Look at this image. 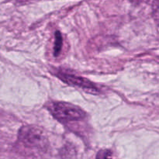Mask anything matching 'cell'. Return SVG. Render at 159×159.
Listing matches in <instances>:
<instances>
[{"instance_id": "obj_5", "label": "cell", "mask_w": 159, "mask_h": 159, "mask_svg": "<svg viewBox=\"0 0 159 159\" xmlns=\"http://www.w3.org/2000/svg\"><path fill=\"white\" fill-rule=\"evenodd\" d=\"M152 16L159 27V0H154L152 3Z\"/></svg>"}, {"instance_id": "obj_4", "label": "cell", "mask_w": 159, "mask_h": 159, "mask_svg": "<svg viewBox=\"0 0 159 159\" xmlns=\"http://www.w3.org/2000/svg\"><path fill=\"white\" fill-rule=\"evenodd\" d=\"M55 40H54V55L55 57L59 55L61 51L62 48V44H63V38L59 31H56L55 34Z\"/></svg>"}, {"instance_id": "obj_1", "label": "cell", "mask_w": 159, "mask_h": 159, "mask_svg": "<svg viewBox=\"0 0 159 159\" xmlns=\"http://www.w3.org/2000/svg\"><path fill=\"white\" fill-rule=\"evenodd\" d=\"M53 116L62 123L75 122L85 119L86 113L80 107L65 102H53L48 105Z\"/></svg>"}, {"instance_id": "obj_6", "label": "cell", "mask_w": 159, "mask_h": 159, "mask_svg": "<svg viewBox=\"0 0 159 159\" xmlns=\"http://www.w3.org/2000/svg\"><path fill=\"white\" fill-rule=\"evenodd\" d=\"M96 159H114L110 150H100L96 155Z\"/></svg>"}, {"instance_id": "obj_2", "label": "cell", "mask_w": 159, "mask_h": 159, "mask_svg": "<svg viewBox=\"0 0 159 159\" xmlns=\"http://www.w3.org/2000/svg\"><path fill=\"white\" fill-rule=\"evenodd\" d=\"M18 139L25 146L30 148H43L47 143L43 130L34 126H26L20 130Z\"/></svg>"}, {"instance_id": "obj_3", "label": "cell", "mask_w": 159, "mask_h": 159, "mask_svg": "<svg viewBox=\"0 0 159 159\" xmlns=\"http://www.w3.org/2000/svg\"><path fill=\"white\" fill-rule=\"evenodd\" d=\"M57 76L59 79H61V81H63L64 82L67 83L68 85L80 87V88L83 89L93 92V93L98 92V89L96 88L95 84H93L89 79H85V78L74 75L68 74V73L62 72V71L57 72Z\"/></svg>"}]
</instances>
